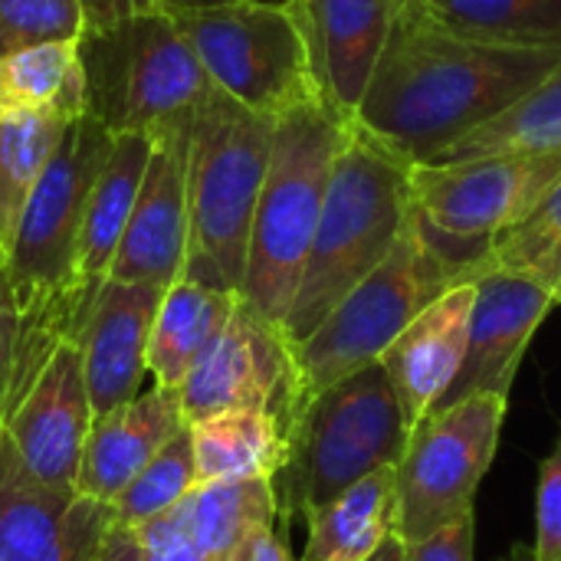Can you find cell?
Segmentation results:
<instances>
[{"label":"cell","instance_id":"6da1fadb","mask_svg":"<svg viewBox=\"0 0 561 561\" xmlns=\"http://www.w3.org/2000/svg\"><path fill=\"white\" fill-rule=\"evenodd\" d=\"M561 62V49H529L467 36L421 0L398 13L355 125L411 164L510 108Z\"/></svg>","mask_w":561,"mask_h":561},{"label":"cell","instance_id":"7a4b0ae2","mask_svg":"<svg viewBox=\"0 0 561 561\" xmlns=\"http://www.w3.org/2000/svg\"><path fill=\"white\" fill-rule=\"evenodd\" d=\"M408 217L411 161L348 122L306 270L283 322L293 345L309 339L322 319L388 260Z\"/></svg>","mask_w":561,"mask_h":561},{"label":"cell","instance_id":"3957f363","mask_svg":"<svg viewBox=\"0 0 561 561\" xmlns=\"http://www.w3.org/2000/svg\"><path fill=\"white\" fill-rule=\"evenodd\" d=\"M411 427L381 362L312 394L286 424V463L273 477L279 516L306 519L365 477L398 467Z\"/></svg>","mask_w":561,"mask_h":561},{"label":"cell","instance_id":"277c9868","mask_svg":"<svg viewBox=\"0 0 561 561\" xmlns=\"http://www.w3.org/2000/svg\"><path fill=\"white\" fill-rule=\"evenodd\" d=\"M345 128L322 99L276 118L240 296L279 325L293 309Z\"/></svg>","mask_w":561,"mask_h":561},{"label":"cell","instance_id":"5b68a950","mask_svg":"<svg viewBox=\"0 0 561 561\" xmlns=\"http://www.w3.org/2000/svg\"><path fill=\"white\" fill-rule=\"evenodd\" d=\"M79 56L85 69V115L112 138L145 135L154 145L187 138L214 85L164 10L85 30Z\"/></svg>","mask_w":561,"mask_h":561},{"label":"cell","instance_id":"8992f818","mask_svg":"<svg viewBox=\"0 0 561 561\" xmlns=\"http://www.w3.org/2000/svg\"><path fill=\"white\" fill-rule=\"evenodd\" d=\"M273 131L276 118L210 85L187 135L191 250L184 276L240 293Z\"/></svg>","mask_w":561,"mask_h":561},{"label":"cell","instance_id":"52a82bcc","mask_svg":"<svg viewBox=\"0 0 561 561\" xmlns=\"http://www.w3.org/2000/svg\"><path fill=\"white\" fill-rule=\"evenodd\" d=\"M457 283H467L463 270L427 240L411 204V217L388 260L368 273L309 339L293 345L299 378L296 411L339 378L381 362L391 342Z\"/></svg>","mask_w":561,"mask_h":561},{"label":"cell","instance_id":"ba28073f","mask_svg":"<svg viewBox=\"0 0 561 561\" xmlns=\"http://www.w3.org/2000/svg\"><path fill=\"white\" fill-rule=\"evenodd\" d=\"M108 148L112 135L92 115L76 118L39 184L33 187L3 263V276L13 289L20 316H89V306L99 293L89 296L79 289L76 256L85 204Z\"/></svg>","mask_w":561,"mask_h":561},{"label":"cell","instance_id":"9c48e42d","mask_svg":"<svg viewBox=\"0 0 561 561\" xmlns=\"http://www.w3.org/2000/svg\"><path fill=\"white\" fill-rule=\"evenodd\" d=\"M187 36L207 79L240 105L279 118L322 99L309 46L289 0H224L168 10Z\"/></svg>","mask_w":561,"mask_h":561},{"label":"cell","instance_id":"30bf717a","mask_svg":"<svg viewBox=\"0 0 561 561\" xmlns=\"http://www.w3.org/2000/svg\"><path fill=\"white\" fill-rule=\"evenodd\" d=\"M561 178L559 154L411 164V204L427 240L473 283L490 240L523 220Z\"/></svg>","mask_w":561,"mask_h":561},{"label":"cell","instance_id":"8fae6325","mask_svg":"<svg viewBox=\"0 0 561 561\" xmlns=\"http://www.w3.org/2000/svg\"><path fill=\"white\" fill-rule=\"evenodd\" d=\"M510 398L470 394L431 411L408 437L394 467L398 523L404 542L424 539L473 513L477 490L496 457Z\"/></svg>","mask_w":561,"mask_h":561},{"label":"cell","instance_id":"7c38bea8","mask_svg":"<svg viewBox=\"0 0 561 561\" xmlns=\"http://www.w3.org/2000/svg\"><path fill=\"white\" fill-rule=\"evenodd\" d=\"M187 424L227 414L263 411L289 424L299 401L296 355L286 329L253 309L243 296L220 335L178 388Z\"/></svg>","mask_w":561,"mask_h":561},{"label":"cell","instance_id":"4fadbf2b","mask_svg":"<svg viewBox=\"0 0 561 561\" xmlns=\"http://www.w3.org/2000/svg\"><path fill=\"white\" fill-rule=\"evenodd\" d=\"M92 417L82 348L79 339H66L10 404L0 431L39 483L76 493Z\"/></svg>","mask_w":561,"mask_h":561},{"label":"cell","instance_id":"5bb4252c","mask_svg":"<svg viewBox=\"0 0 561 561\" xmlns=\"http://www.w3.org/2000/svg\"><path fill=\"white\" fill-rule=\"evenodd\" d=\"M112 510L39 483L0 431V561H92Z\"/></svg>","mask_w":561,"mask_h":561},{"label":"cell","instance_id":"9a60e30c","mask_svg":"<svg viewBox=\"0 0 561 561\" xmlns=\"http://www.w3.org/2000/svg\"><path fill=\"white\" fill-rule=\"evenodd\" d=\"M477 299L470 316V339L467 355L450 381L447 394L437 401L434 411L450 408L470 394H503L510 398L519 362L536 335V329L546 322L549 309L556 306V296L519 273L506 270H483L473 276Z\"/></svg>","mask_w":561,"mask_h":561},{"label":"cell","instance_id":"2e32d148","mask_svg":"<svg viewBox=\"0 0 561 561\" xmlns=\"http://www.w3.org/2000/svg\"><path fill=\"white\" fill-rule=\"evenodd\" d=\"M404 3L408 0H289L309 46L319 95L342 122H355Z\"/></svg>","mask_w":561,"mask_h":561},{"label":"cell","instance_id":"e0dca14e","mask_svg":"<svg viewBox=\"0 0 561 561\" xmlns=\"http://www.w3.org/2000/svg\"><path fill=\"white\" fill-rule=\"evenodd\" d=\"M191 210H187V138L161 141L151 151L138 201L115 250L108 279L151 283L168 289L187 263Z\"/></svg>","mask_w":561,"mask_h":561},{"label":"cell","instance_id":"ac0fdd59","mask_svg":"<svg viewBox=\"0 0 561 561\" xmlns=\"http://www.w3.org/2000/svg\"><path fill=\"white\" fill-rule=\"evenodd\" d=\"M164 289L151 283L105 279L79 332L92 414L102 417L141 394L148 342Z\"/></svg>","mask_w":561,"mask_h":561},{"label":"cell","instance_id":"d6986e66","mask_svg":"<svg viewBox=\"0 0 561 561\" xmlns=\"http://www.w3.org/2000/svg\"><path fill=\"white\" fill-rule=\"evenodd\" d=\"M473 299L477 283L450 286L381 355L411 431L437 408L463 365Z\"/></svg>","mask_w":561,"mask_h":561},{"label":"cell","instance_id":"ffe728a7","mask_svg":"<svg viewBox=\"0 0 561 561\" xmlns=\"http://www.w3.org/2000/svg\"><path fill=\"white\" fill-rule=\"evenodd\" d=\"M184 427L191 424L184 421L181 394L158 385L115 411L92 417L76 473V496L112 506L148 460H154V454Z\"/></svg>","mask_w":561,"mask_h":561},{"label":"cell","instance_id":"44dd1931","mask_svg":"<svg viewBox=\"0 0 561 561\" xmlns=\"http://www.w3.org/2000/svg\"><path fill=\"white\" fill-rule=\"evenodd\" d=\"M171 516L210 561H250L279 519V500L273 480H214L197 483Z\"/></svg>","mask_w":561,"mask_h":561},{"label":"cell","instance_id":"7402d4cb","mask_svg":"<svg viewBox=\"0 0 561 561\" xmlns=\"http://www.w3.org/2000/svg\"><path fill=\"white\" fill-rule=\"evenodd\" d=\"M154 141L145 135H115L108 158L92 184L85 220L79 233V256H76V283L82 293L95 296L108 279L115 250L128 227L131 207L138 201Z\"/></svg>","mask_w":561,"mask_h":561},{"label":"cell","instance_id":"603a6c76","mask_svg":"<svg viewBox=\"0 0 561 561\" xmlns=\"http://www.w3.org/2000/svg\"><path fill=\"white\" fill-rule=\"evenodd\" d=\"M237 299L240 293L201 283L184 273L164 289L148 342V375L158 388L178 391L184 385L194 362L233 316Z\"/></svg>","mask_w":561,"mask_h":561},{"label":"cell","instance_id":"cb8c5ba5","mask_svg":"<svg viewBox=\"0 0 561 561\" xmlns=\"http://www.w3.org/2000/svg\"><path fill=\"white\" fill-rule=\"evenodd\" d=\"M394 523L398 480L394 467H385L306 516L309 539L299 561H365L394 533Z\"/></svg>","mask_w":561,"mask_h":561},{"label":"cell","instance_id":"d4e9b609","mask_svg":"<svg viewBox=\"0 0 561 561\" xmlns=\"http://www.w3.org/2000/svg\"><path fill=\"white\" fill-rule=\"evenodd\" d=\"M197 483L273 480L286 463V427L276 414L227 411L191 424Z\"/></svg>","mask_w":561,"mask_h":561},{"label":"cell","instance_id":"484cf974","mask_svg":"<svg viewBox=\"0 0 561 561\" xmlns=\"http://www.w3.org/2000/svg\"><path fill=\"white\" fill-rule=\"evenodd\" d=\"M561 151V62L510 108L454 141L434 161L473 158H536Z\"/></svg>","mask_w":561,"mask_h":561},{"label":"cell","instance_id":"4316f807","mask_svg":"<svg viewBox=\"0 0 561 561\" xmlns=\"http://www.w3.org/2000/svg\"><path fill=\"white\" fill-rule=\"evenodd\" d=\"M59 112L85 115V69L79 39L0 53V115Z\"/></svg>","mask_w":561,"mask_h":561},{"label":"cell","instance_id":"83f0119b","mask_svg":"<svg viewBox=\"0 0 561 561\" xmlns=\"http://www.w3.org/2000/svg\"><path fill=\"white\" fill-rule=\"evenodd\" d=\"M76 118L59 112H10L0 115V247L7 253L20 214L49 168Z\"/></svg>","mask_w":561,"mask_h":561},{"label":"cell","instance_id":"f1b7e54d","mask_svg":"<svg viewBox=\"0 0 561 561\" xmlns=\"http://www.w3.org/2000/svg\"><path fill=\"white\" fill-rule=\"evenodd\" d=\"M447 26L506 46L561 49V0H421Z\"/></svg>","mask_w":561,"mask_h":561},{"label":"cell","instance_id":"f546056e","mask_svg":"<svg viewBox=\"0 0 561 561\" xmlns=\"http://www.w3.org/2000/svg\"><path fill=\"white\" fill-rule=\"evenodd\" d=\"M506 270L529 276L542 283L556 306L561 302V178L546 191V197L513 227L500 230L483 260L480 270Z\"/></svg>","mask_w":561,"mask_h":561},{"label":"cell","instance_id":"4dcf8cb0","mask_svg":"<svg viewBox=\"0 0 561 561\" xmlns=\"http://www.w3.org/2000/svg\"><path fill=\"white\" fill-rule=\"evenodd\" d=\"M197 486V467H194V444L191 427H184L171 444H164L154 460L115 496L112 519L118 526H145L164 513H171L191 490Z\"/></svg>","mask_w":561,"mask_h":561},{"label":"cell","instance_id":"1f68e13d","mask_svg":"<svg viewBox=\"0 0 561 561\" xmlns=\"http://www.w3.org/2000/svg\"><path fill=\"white\" fill-rule=\"evenodd\" d=\"M85 30L82 0H0V53L82 39Z\"/></svg>","mask_w":561,"mask_h":561},{"label":"cell","instance_id":"d6a6232c","mask_svg":"<svg viewBox=\"0 0 561 561\" xmlns=\"http://www.w3.org/2000/svg\"><path fill=\"white\" fill-rule=\"evenodd\" d=\"M561 559V440L539 470L536 500V546L529 561Z\"/></svg>","mask_w":561,"mask_h":561},{"label":"cell","instance_id":"836d02e7","mask_svg":"<svg viewBox=\"0 0 561 561\" xmlns=\"http://www.w3.org/2000/svg\"><path fill=\"white\" fill-rule=\"evenodd\" d=\"M473 546H477V513L460 516L457 523L404 542V561H473Z\"/></svg>","mask_w":561,"mask_h":561},{"label":"cell","instance_id":"e575fe53","mask_svg":"<svg viewBox=\"0 0 561 561\" xmlns=\"http://www.w3.org/2000/svg\"><path fill=\"white\" fill-rule=\"evenodd\" d=\"M141 536V561H210L174 523L171 513L138 526Z\"/></svg>","mask_w":561,"mask_h":561},{"label":"cell","instance_id":"d590c367","mask_svg":"<svg viewBox=\"0 0 561 561\" xmlns=\"http://www.w3.org/2000/svg\"><path fill=\"white\" fill-rule=\"evenodd\" d=\"M16 335H20V309H16V299H13L7 276L0 273V424H3V411H7L10 378H13Z\"/></svg>","mask_w":561,"mask_h":561},{"label":"cell","instance_id":"8d00e7d4","mask_svg":"<svg viewBox=\"0 0 561 561\" xmlns=\"http://www.w3.org/2000/svg\"><path fill=\"white\" fill-rule=\"evenodd\" d=\"M85 3V16H89V30L92 26H105L135 13H154V10H178V7H204V3H224V0H82Z\"/></svg>","mask_w":561,"mask_h":561},{"label":"cell","instance_id":"74e56055","mask_svg":"<svg viewBox=\"0 0 561 561\" xmlns=\"http://www.w3.org/2000/svg\"><path fill=\"white\" fill-rule=\"evenodd\" d=\"M92 561H141V536H138V529L118 526L112 519Z\"/></svg>","mask_w":561,"mask_h":561},{"label":"cell","instance_id":"f35d334b","mask_svg":"<svg viewBox=\"0 0 561 561\" xmlns=\"http://www.w3.org/2000/svg\"><path fill=\"white\" fill-rule=\"evenodd\" d=\"M289 526H293V523L279 516L276 526L266 529V533L260 536V542H256L250 561H296L293 559V552H289Z\"/></svg>","mask_w":561,"mask_h":561},{"label":"cell","instance_id":"ab89813d","mask_svg":"<svg viewBox=\"0 0 561 561\" xmlns=\"http://www.w3.org/2000/svg\"><path fill=\"white\" fill-rule=\"evenodd\" d=\"M365 561H404V539H401L398 533H391V536L378 546V552L368 556Z\"/></svg>","mask_w":561,"mask_h":561},{"label":"cell","instance_id":"60d3db41","mask_svg":"<svg viewBox=\"0 0 561 561\" xmlns=\"http://www.w3.org/2000/svg\"><path fill=\"white\" fill-rule=\"evenodd\" d=\"M3 263H7V253H3V247H0V273H3Z\"/></svg>","mask_w":561,"mask_h":561},{"label":"cell","instance_id":"b9f144b4","mask_svg":"<svg viewBox=\"0 0 561 561\" xmlns=\"http://www.w3.org/2000/svg\"><path fill=\"white\" fill-rule=\"evenodd\" d=\"M556 561H561V559H556Z\"/></svg>","mask_w":561,"mask_h":561}]
</instances>
